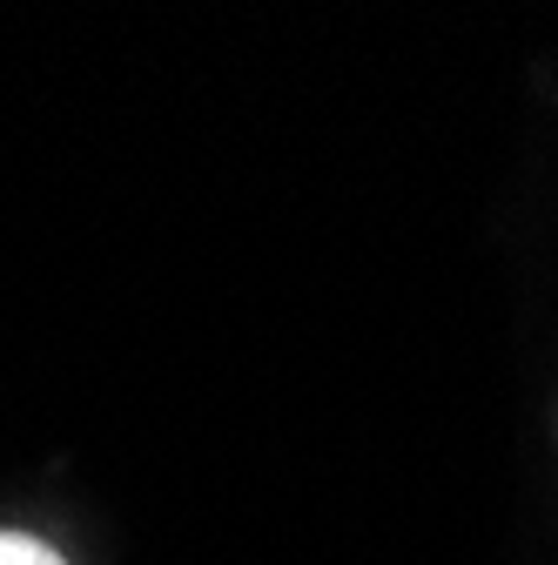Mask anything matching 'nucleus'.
<instances>
[{"mask_svg":"<svg viewBox=\"0 0 558 565\" xmlns=\"http://www.w3.org/2000/svg\"><path fill=\"white\" fill-rule=\"evenodd\" d=\"M0 565H61V558L28 532H0Z\"/></svg>","mask_w":558,"mask_h":565,"instance_id":"nucleus-1","label":"nucleus"}]
</instances>
